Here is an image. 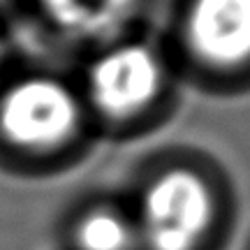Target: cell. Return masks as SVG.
<instances>
[{
	"mask_svg": "<svg viewBox=\"0 0 250 250\" xmlns=\"http://www.w3.org/2000/svg\"><path fill=\"white\" fill-rule=\"evenodd\" d=\"M56 26L74 37L100 40L123 30L137 0H40Z\"/></svg>",
	"mask_w": 250,
	"mask_h": 250,
	"instance_id": "obj_5",
	"label": "cell"
},
{
	"mask_svg": "<svg viewBox=\"0 0 250 250\" xmlns=\"http://www.w3.org/2000/svg\"><path fill=\"white\" fill-rule=\"evenodd\" d=\"M162 83L158 56L144 44H121L102 54L90 67L88 93L100 111L127 118L153 102Z\"/></svg>",
	"mask_w": 250,
	"mask_h": 250,
	"instance_id": "obj_3",
	"label": "cell"
},
{
	"mask_svg": "<svg viewBox=\"0 0 250 250\" xmlns=\"http://www.w3.org/2000/svg\"><path fill=\"white\" fill-rule=\"evenodd\" d=\"M137 239V227L114 208L90 211L74 229L79 250H132Z\"/></svg>",
	"mask_w": 250,
	"mask_h": 250,
	"instance_id": "obj_6",
	"label": "cell"
},
{
	"mask_svg": "<svg viewBox=\"0 0 250 250\" xmlns=\"http://www.w3.org/2000/svg\"><path fill=\"white\" fill-rule=\"evenodd\" d=\"M79 125L77 98L62 81L28 77L0 95V134L26 151H51Z\"/></svg>",
	"mask_w": 250,
	"mask_h": 250,
	"instance_id": "obj_2",
	"label": "cell"
},
{
	"mask_svg": "<svg viewBox=\"0 0 250 250\" xmlns=\"http://www.w3.org/2000/svg\"><path fill=\"white\" fill-rule=\"evenodd\" d=\"M188 44L215 67L250 61V0H192Z\"/></svg>",
	"mask_w": 250,
	"mask_h": 250,
	"instance_id": "obj_4",
	"label": "cell"
},
{
	"mask_svg": "<svg viewBox=\"0 0 250 250\" xmlns=\"http://www.w3.org/2000/svg\"><path fill=\"white\" fill-rule=\"evenodd\" d=\"M0 70H2V51H0Z\"/></svg>",
	"mask_w": 250,
	"mask_h": 250,
	"instance_id": "obj_7",
	"label": "cell"
},
{
	"mask_svg": "<svg viewBox=\"0 0 250 250\" xmlns=\"http://www.w3.org/2000/svg\"><path fill=\"white\" fill-rule=\"evenodd\" d=\"M213 220V195L190 169H169L144 190L137 236L148 250H197Z\"/></svg>",
	"mask_w": 250,
	"mask_h": 250,
	"instance_id": "obj_1",
	"label": "cell"
}]
</instances>
